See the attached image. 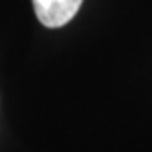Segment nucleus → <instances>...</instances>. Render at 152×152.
Wrapping results in <instances>:
<instances>
[{
  "mask_svg": "<svg viewBox=\"0 0 152 152\" xmlns=\"http://www.w3.org/2000/svg\"><path fill=\"white\" fill-rule=\"evenodd\" d=\"M39 22L46 28H62L77 15L83 0H31Z\"/></svg>",
  "mask_w": 152,
  "mask_h": 152,
  "instance_id": "obj_1",
  "label": "nucleus"
}]
</instances>
